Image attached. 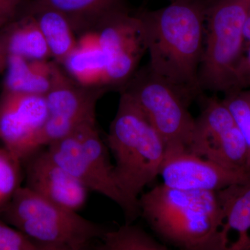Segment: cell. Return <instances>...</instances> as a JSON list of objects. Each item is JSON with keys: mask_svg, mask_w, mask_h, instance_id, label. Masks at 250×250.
<instances>
[{"mask_svg": "<svg viewBox=\"0 0 250 250\" xmlns=\"http://www.w3.org/2000/svg\"><path fill=\"white\" fill-rule=\"evenodd\" d=\"M207 0H175L140 11L150 71L192 100L201 94L199 69L205 42Z\"/></svg>", "mask_w": 250, "mask_h": 250, "instance_id": "6da1fadb", "label": "cell"}, {"mask_svg": "<svg viewBox=\"0 0 250 250\" xmlns=\"http://www.w3.org/2000/svg\"><path fill=\"white\" fill-rule=\"evenodd\" d=\"M141 215L163 241L185 250H229L216 192L156 186L139 199Z\"/></svg>", "mask_w": 250, "mask_h": 250, "instance_id": "7a4b0ae2", "label": "cell"}, {"mask_svg": "<svg viewBox=\"0 0 250 250\" xmlns=\"http://www.w3.org/2000/svg\"><path fill=\"white\" fill-rule=\"evenodd\" d=\"M120 93L107 144L115 158L117 185L139 217V195L159 175L166 147L160 135L134 100L125 92Z\"/></svg>", "mask_w": 250, "mask_h": 250, "instance_id": "3957f363", "label": "cell"}, {"mask_svg": "<svg viewBox=\"0 0 250 250\" xmlns=\"http://www.w3.org/2000/svg\"><path fill=\"white\" fill-rule=\"evenodd\" d=\"M0 218L22 231L43 250L85 249L106 230L21 187L2 210Z\"/></svg>", "mask_w": 250, "mask_h": 250, "instance_id": "277c9868", "label": "cell"}, {"mask_svg": "<svg viewBox=\"0 0 250 250\" xmlns=\"http://www.w3.org/2000/svg\"><path fill=\"white\" fill-rule=\"evenodd\" d=\"M250 0H207L205 42L199 69L202 92L232 91L245 50L244 24Z\"/></svg>", "mask_w": 250, "mask_h": 250, "instance_id": "5b68a950", "label": "cell"}, {"mask_svg": "<svg viewBox=\"0 0 250 250\" xmlns=\"http://www.w3.org/2000/svg\"><path fill=\"white\" fill-rule=\"evenodd\" d=\"M46 147L52 159L88 190L119 206L126 223H132L138 218L117 185L114 166L110 162L96 121L81 125L66 137Z\"/></svg>", "mask_w": 250, "mask_h": 250, "instance_id": "8992f818", "label": "cell"}, {"mask_svg": "<svg viewBox=\"0 0 250 250\" xmlns=\"http://www.w3.org/2000/svg\"><path fill=\"white\" fill-rule=\"evenodd\" d=\"M120 92L128 94L147 117L164 141L166 154L188 150L195 125L188 97L147 66L137 70Z\"/></svg>", "mask_w": 250, "mask_h": 250, "instance_id": "52a82bcc", "label": "cell"}, {"mask_svg": "<svg viewBox=\"0 0 250 250\" xmlns=\"http://www.w3.org/2000/svg\"><path fill=\"white\" fill-rule=\"evenodd\" d=\"M106 91L80 84L54 62L52 84L45 95L48 118L29 144L27 156L66 137L81 125L96 121L97 103Z\"/></svg>", "mask_w": 250, "mask_h": 250, "instance_id": "ba28073f", "label": "cell"}, {"mask_svg": "<svg viewBox=\"0 0 250 250\" xmlns=\"http://www.w3.org/2000/svg\"><path fill=\"white\" fill-rule=\"evenodd\" d=\"M248 148L244 134L223 100L204 98L188 152L229 168L246 170Z\"/></svg>", "mask_w": 250, "mask_h": 250, "instance_id": "9c48e42d", "label": "cell"}, {"mask_svg": "<svg viewBox=\"0 0 250 250\" xmlns=\"http://www.w3.org/2000/svg\"><path fill=\"white\" fill-rule=\"evenodd\" d=\"M94 31L106 59L108 90L120 91L137 71L147 52L141 18L124 8L108 15Z\"/></svg>", "mask_w": 250, "mask_h": 250, "instance_id": "30bf717a", "label": "cell"}, {"mask_svg": "<svg viewBox=\"0 0 250 250\" xmlns=\"http://www.w3.org/2000/svg\"><path fill=\"white\" fill-rule=\"evenodd\" d=\"M159 175L163 184L181 190L217 192L250 183V171L229 168L188 151L166 154Z\"/></svg>", "mask_w": 250, "mask_h": 250, "instance_id": "8fae6325", "label": "cell"}, {"mask_svg": "<svg viewBox=\"0 0 250 250\" xmlns=\"http://www.w3.org/2000/svg\"><path fill=\"white\" fill-rule=\"evenodd\" d=\"M48 116L45 95L3 90L0 96V141L22 162L29 144Z\"/></svg>", "mask_w": 250, "mask_h": 250, "instance_id": "7c38bea8", "label": "cell"}, {"mask_svg": "<svg viewBox=\"0 0 250 250\" xmlns=\"http://www.w3.org/2000/svg\"><path fill=\"white\" fill-rule=\"evenodd\" d=\"M22 164L25 187L31 191L66 209L83 208L89 190L59 166L47 148L33 152Z\"/></svg>", "mask_w": 250, "mask_h": 250, "instance_id": "4fadbf2b", "label": "cell"}, {"mask_svg": "<svg viewBox=\"0 0 250 250\" xmlns=\"http://www.w3.org/2000/svg\"><path fill=\"white\" fill-rule=\"evenodd\" d=\"M61 65L80 84L109 90L106 83V59L95 31L79 36L75 48Z\"/></svg>", "mask_w": 250, "mask_h": 250, "instance_id": "5bb4252c", "label": "cell"}, {"mask_svg": "<svg viewBox=\"0 0 250 250\" xmlns=\"http://www.w3.org/2000/svg\"><path fill=\"white\" fill-rule=\"evenodd\" d=\"M16 55L29 60L51 58L45 39L35 18L22 11L16 19L0 29V59L6 66V58Z\"/></svg>", "mask_w": 250, "mask_h": 250, "instance_id": "9a60e30c", "label": "cell"}, {"mask_svg": "<svg viewBox=\"0 0 250 250\" xmlns=\"http://www.w3.org/2000/svg\"><path fill=\"white\" fill-rule=\"evenodd\" d=\"M28 2L62 13L78 36L95 30L108 15L126 7L125 0H31Z\"/></svg>", "mask_w": 250, "mask_h": 250, "instance_id": "2e32d148", "label": "cell"}, {"mask_svg": "<svg viewBox=\"0 0 250 250\" xmlns=\"http://www.w3.org/2000/svg\"><path fill=\"white\" fill-rule=\"evenodd\" d=\"M54 61L29 60L11 55L6 58L4 91L45 95L52 84Z\"/></svg>", "mask_w": 250, "mask_h": 250, "instance_id": "e0dca14e", "label": "cell"}, {"mask_svg": "<svg viewBox=\"0 0 250 250\" xmlns=\"http://www.w3.org/2000/svg\"><path fill=\"white\" fill-rule=\"evenodd\" d=\"M22 11L35 18L48 47L51 58L62 65L77 45L75 33L65 16L57 10L28 2Z\"/></svg>", "mask_w": 250, "mask_h": 250, "instance_id": "ac0fdd59", "label": "cell"}, {"mask_svg": "<svg viewBox=\"0 0 250 250\" xmlns=\"http://www.w3.org/2000/svg\"><path fill=\"white\" fill-rule=\"evenodd\" d=\"M216 194L225 217L223 229L228 233L235 230L239 234L229 250H246L250 239V183L233 184Z\"/></svg>", "mask_w": 250, "mask_h": 250, "instance_id": "d6986e66", "label": "cell"}, {"mask_svg": "<svg viewBox=\"0 0 250 250\" xmlns=\"http://www.w3.org/2000/svg\"><path fill=\"white\" fill-rule=\"evenodd\" d=\"M98 250H167V246L156 241L142 228L126 223L116 231H106Z\"/></svg>", "mask_w": 250, "mask_h": 250, "instance_id": "ffe728a7", "label": "cell"}, {"mask_svg": "<svg viewBox=\"0 0 250 250\" xmlns=\"http://www.w3.org/2000/svg\"><path fill=\"white\" fill-rule=\"evenodd\" d=\"M22 175L21 161L6 147H0V211L21 187Z\"/></svg>", "mask_w": 250, "mask_h": 250, "instance_id": "44dd1931", "label": "cell"}, {"mask_svg": "<svg viewBox=\"0 0 250 250\" xmlns=\"http://www.w3.org/2000/svg\"><path fill=\"white\" fill-rule=\"evenodd\" d=\"M223 103L231 112L250 146V88L225 94Z\"/></svg>", "mask_w": 250, "mask_h": 250, "instance_id": "7402d4cb", "label": "cell"}, {"mask_svg": "<svg viewBox=\"0 0 250 250\" xmlns=\"http://www.w3.org/2000/svg\"><path fill=\"white\" fill-rule=\"evenodd\" d=\"M0 250H43L16 228L0 218Z\"/></svg>", "mask_w": 250, "mask_h": 250, "instance_id": "603a6c76", "label": "cell"}, {"mask_svg": "<svg viewBox=\"0 0 250 250\" xmlns=\"http://www.w3.org/2000/svg\"><path fill=\"white\" fill-rule=\"evenodd\" d=\"M27 0H0V29L21 14Z\"/></svg>", "mask_w": 250, "mask_h": 250, "instance_id": "cb8c5ba5", "label": "cell"}, {"mask_svg": "<svg viewBox=\"0 0 250 250\" xmlns=\"http://www.w3.org/2000/svg\"><path fill=\"white\" fill-rule=\"evenodd\" d=\"M249 88H250V44L247 46L244 55L237 68L234 84L231 92Z\"/></svg>", "mask_w": 250, "mask_h": 250, "instance_id": "d4e9b609", "label": "cell"}, {"mask_svg": "<svg viewBox=\"0 0 250 250\" xmlns=\"http://www.w3.org/2000/svg\"><path fill=\"white\" fill-rule=\"evenodd\" d=\"M244 38L246 42V48L247 46L250 44V11L247 16L246 22L244 24Z\"/></svg>", "mask_w": 250, "mask_h": 250, "instance_id": "484cf974", "label": "cell"}, {"mask_svg": "<svg viewBox=\"0 0 250 250\" xmlns=\"http://www.w3.org/2000/svg\"><path fill=\"white\" fill-rule=\"evenodd\" d=\"M3 67H4V63L1 62V59H0V68H2Z\"/></svg>", "mask_w": 250, "mask_h": 250, "instance_id": "4316f807", "label": "cell"}, {"mask_svg": "<svg viewBox=\"0 0 250 250\" xmlns=\"http://www.w3.org/2000/svg\"><path fill=\"white\" fill-rule=\"evenodd\" d=\"M250 250V239L249 242H248V246H247L246 250Z\"/></svg>", "mask_w": 250, "mask_h": 250, "instance_id": "83f0119b", "label": "cell"}, {"mask_svg": "<svg viewBox=\"0 0 250 250\" xmlns=\"http://www.w3.org/2000/svg\"><path fill=\"white\" fill-rule=\"evenodd\" d=\"M170 1H175V0H170Z\"/></svg>", "mask_w": 250, "mask_h": 250, "instance_id": "f1b7e54d", "label": "cell"}]
</instances>
